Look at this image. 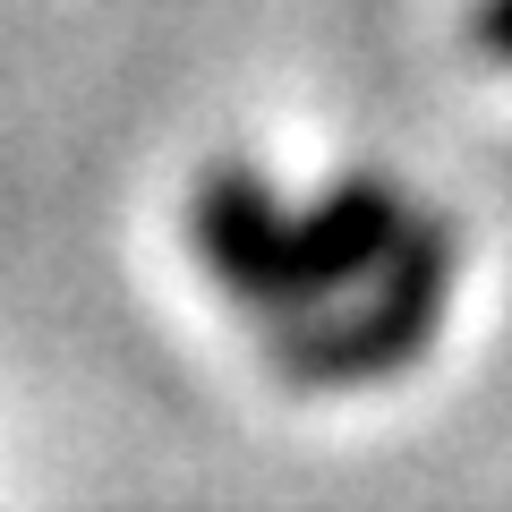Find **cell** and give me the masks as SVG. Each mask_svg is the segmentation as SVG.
I'll return each mask as SVG.
<instances>
[{"label":"cell","instance_id":"obj_1","mask_svg":"<svg viewBox=\"0 0 512 512\" xmlns=\"http://www.w3.org/2000/svg\"><path fill=\"white\" fill-rule=\"evenodd\" d=\"M419 205H402V188L384 171H342L316 205L282 214L274 188L248 163H214L188 197V239H197L205 274L256 316H299L325 299L359 291L376 274L393 239L410 231Z\"/></svg>","mask_w":512,"mask_h":512},{"label":"cell","instance_id":"obj_2","mask_svg":"<svg viewBox=\"0 0 512 512\" xmlns=\"http://www.w3.org/2000/svg\"><path fill=\"white\" fill-rule=\"evenodd\" d=\"M350 308H299L274 316V367L308 393H350V384H384L419 367L444 333V299H453V222L410 214L376 274L342 291Z\"/></svg>","mask_w":512,"mask_h":512},{"label":"cell","instance_id":"obj_3","mask_svg":"<svg viewBox=\"0 0 512 512\" xmlns=\"http://www.w3.org/2000/svg\"><path fill=\"white\" fill-rule=\"evenodd\" d=\"M470 43L512 69V0H470Z\"/></svg>","mask_w":512,"mask_h":512}]
</instances>
